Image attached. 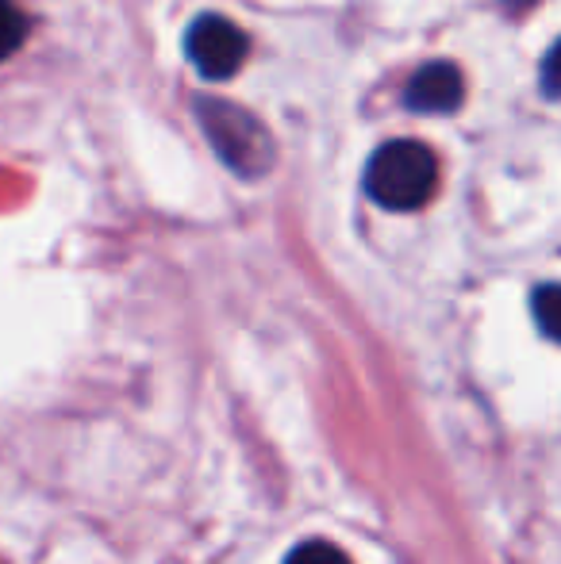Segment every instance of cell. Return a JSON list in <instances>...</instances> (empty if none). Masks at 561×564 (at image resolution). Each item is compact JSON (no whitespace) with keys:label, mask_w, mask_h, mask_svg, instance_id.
Here are the masks:
<instances>
[{"label":"cell","mask_w":561,"mask_h":564,"mask_svg":"<svg viewBox=\"0 0 561 564\" xmlns=\"http://www.w3.org/2000/svg\"><path fill=\"white\" fill-rule=\"evenodd\" d=\"M193 112L201 131L208 134L212 150L219 154V162L231 165L239 177H262L278 162L270 127L255 112H247V108L231 105L224 97H204V93L193 100Z\"/></svg>","instance_id":"obj_1"},{"label":"cell","mask_w":561,"mask_h":564,"mask_svg":"<svg viewBox=\"0 0 561 564\" xmlns=\"http://www.w3.org/2000/svg\"><path fill=\"white\" fill-rule=\"evenodd\" d=\"M439 188V162L416 139H392L377 147L366 165V196L385 212H416Z\"/></svg>","instance_id":"obj_2"},{"label":"cell","mask_w":561,"mask_h":564,"mask_svg":"<svg viewBox=\"0 0 561 564\" xmlns=\"http://www.w3.org/2000/svg\"><path fill=\"white\" fill-rule=\"evenodd\" d=\"M185 54L204 82H227V77L239 74L242 62H247L250 39L235 20H227V15H219V12H204V15H196L193 28H188Z\"/></svg>","instance_id":"obj_3"},{"label":"cell","mask_w":561,"mask_h":564,"mask_svg":"<svg viewBox=\"0 0 561 564\" xmlns=\"http://www.w3.org/2000/svg\"><path fill=\"white\" fill-rule=\"evenodd\" d=\"M465 100V77L454 62H427L416 69V77L404 89V105L412 112H431V116H446L457 112Z\"/></svg>","instance_id":"obj_4"},{"label":"cell","mask_w":561,"mask_h":564,"mask_svg":"<svg viewBox=\"0 0 561 564\" xmlns=\"http://www.w3.org/2000/svg\"><path fill=\"white\" fill-rule=\"evenodd\" d=\"M28 31H31L28 15H23L12 0H0V62H4L8 54L20 51V43L28 39Z\"/></svg>","instance_id":"obj_5"},{"label":"cell","mask_w":561,"mask_h":564,"mask_svg":"<svg viewBox=\"0 0 561 564\" xmlns=\"http://www.w3.org/2000/svg\"><path fill=\"white\" fill-rule=\"evenodd\" d=\"M284 564H350V557L331 542H304L284 557Z\"/></svg>","instance_id":"obj_6"},{"label":"cell","mask_w":561,"mask_h":564,"mask_svg":"<svg viewBox=\"0 0 561 564\" xmlns=\"http://www.w3.org/2000/svg\"><path fill=\"white\" fill-rule=\"evenodd\" d=\"M535 319H539V327L547 338L558 335V289L554 284H542V289L535 292Z\"/></svg>","instance_id":"obj_7"},{"label":"cell","mask_w":561,"mask_h":564,"mask_svg":"<svg viewBox=\"0 0 561 564\" xmlns=\"http://www.w3.org/2000/svg\"><path fill=\"white\" fill-rule=\"evenodd\" d=\"M554 66H558V46H550L547 62H542V89L547 97H558V82H554Z\"/></svg>","instance_id":"obj_8"}]
</instances>
